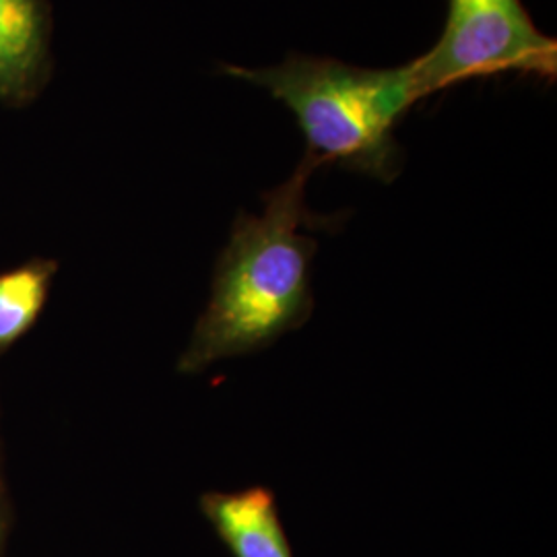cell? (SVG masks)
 I'll return each mask as SVG.
<instances>
[{
	"label": "cell",
	"instance_id": "obj_1",
	"mask_svg": "<svg viewBox=\"0 0 557 557\" xmlns=\"http://www.w3.org/2000/svg\"><path fill=\"white\" fill-rule=\"evenodd\" d=\"M317 163L304 156L294 174L264 195L260 215L239 213L215 262L211 298L178 359L200 374L221 359L259 354L301 329L314 312L312 259L319 244L304 230H333V218L306 207Z\"/></svg>",
	"mask_w": 557,
	"mask_h": 557
},
{
	"label": "cell",
	"instance_id": "obj_2",
	"mask_svg": "<svg viewBox=\"0 0 557 557\" xmlns=\"http://www.w3.org/2000/svg\"><path fill=\"white\" fill-rule=\"evenodd\" d=\"M234 79L252 83L281 101L306 137V156L380 182L403 170L398 122L423 100L413 62L397 69H361L341 60L289 57L277 66L227 64Z\"/></svg>",
	"mask_w": 557,
	"mask_h": 557
},
{
	"label": "cell",
	"instance_id": "obj_3",
	"mask_svg": "<svg viewBox=\"0 0 557 557\" xmlns=\"http://www.w3.org/2000/svg\"><path fill=\"white\" fill-rule=\"evenodd\" d=\"M423 96L498 73L556 79L557 44L522 0H448L440 40L413 60Z\"/></svg>",
	"mask_w": 557,
	"mask_h": 557
},
{
	"label": "cell",
	"instance_id": "obj_4",
	"mask_svg": "<svg viewBox=\"0 0 557 557\" xmlns=\"http://www.w3.org/2000/svg\"><path fill=\"white\" fill-rule=\"evenodd\" d=\"M52 9L48 0H0V103L27 108L52 79Z\"/></svg>",
	"mask_w": 557,
	"mask_h": 557
},
{
	"label": "cell",
	"instance_id": "obj_5",
	"mask_svg": "<svg viewBox=\"0 0 557 557\" xmlns=\"http://www.w3.org/2000/svg\"><path fill=\"white\" fill-rule=\"evenodd\" d=\"M200 512L232 557H294L273 490L205 492Z\"/></svg>",
	"mask_w": 557,
	"mask_h": 557
},
{
	"label": "cell",
	"instance_id": "obj_6",
	"mask_svg": "<svg viewBox=\"0 0 557 557\" xmlns=\"http://www.w3.org/2000/svg\"><path fill=\"white\" fill-rule=\"evenodd\" d=\"M57 271V260L32 259L0 273V356L34 329Z\"/></svg>",
	"mask_w": 557,
	"mask_h": 557
},
{
	"label": "cell",
	"instance_id": "obj_7",
	"mask_svg": "<svg viewBox=\"0 0 557 557\" xmlns=\"http://www.w3.org/2000/svg\"><path fill=\"white\" fill-rule=\"evenodd\" d=\"M9 527H11V499H9V490L2 473V457H0V557L9 537Z\"/></svg>",
	"mask_w": 557,
	"mask_h": 557
}]
</instances>
